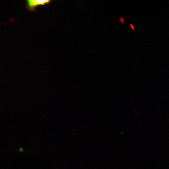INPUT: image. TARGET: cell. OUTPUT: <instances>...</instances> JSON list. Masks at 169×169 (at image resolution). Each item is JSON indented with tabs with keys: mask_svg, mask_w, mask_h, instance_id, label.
Returning <instances> with one entry per match:
<instances>
[{
	"mask_svg": "<svg viewBox=\"0 0 169 169\" xmlns=\"http://www.w3.org/2000/svg\"><path fill=\"white\" fill-rule=\"evenodd\" d=\"M27 8L30 11L34 12L36 7L40 5L48 4L50 2L49 0H27Z\"/></svg>",
	"mask_w": 169,
	"mask_h": 169,
	"instance_id": "1",
	"label": "cell"
},
{
	"mask_svg": "<svg viewBox=\"0 0 169 169\" xmlns=\"http://www.w3.org/2000/svg\"><path fill=\"white\" fill-rule=\"evenodd\" d=\"M119 20L120 22L123 24H124L125 23V20L124 18L122 17H120L119 18Z\"/></svg>",
	"mask_w": 169,
	"mask_h": 169,
	"instance_id": "2",
	"label": "cell"
},
{
	"mask_svg": "<svg viewBox=\"0 0 169 169\" xmlns=\"http://www.w3.org/2000/svg\"><path fill=\"white\" fill-rule=\"evenodd\" d=\"M130 26L133 30H135V29L133 24H132V23H131L130 24Z\"/></svg>",
	"mask_w": 169,
	"mask_h": 169,
	"instance_id": "3",
	"label": "cell"
}]
</instances>
